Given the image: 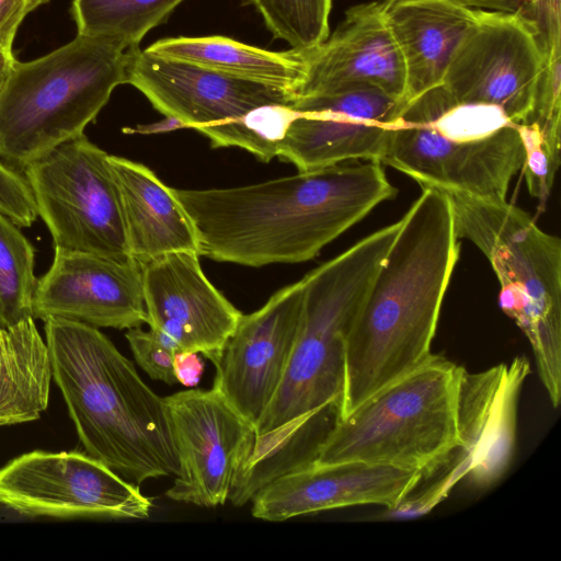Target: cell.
<instances>
[{
    "mask_svg": "<svg viewBox=\"0 0 561 561\" xmlns=\"http://www.w3.org/2000/svg\"><path fill=\"white\" fill-rule=\"evenodd\" d=\"M399 228L393 222L370 233L301 278L297 337L280 383L254 427L253 453L229 496L234 506L317 459L340 416L346 339Z\"/></svg>",
    "mask_w": 561,
    "mask_h": 561,
    "instance_id": "obj_1",
    "label": "cell"
},
{
    "mask_svg": "<svg viewBox=\"0 0 561 561\" xmlns=\"http://www.w3.org/2000/svg\"><path fill=\"white\" fill-rule=\"evenodd\" d=\"M173 192L198 254L260 267L306 262L397 190L378 162L334 164L261 183Z\"/></svg>",
    "mask_w": 561,
    "mask_h": 561,
    "instance_id": "obj_2",
    "label": "cell"
},
{
    "mask_svg": "<svg viewBox=\"0 0 561 561\" xmlns=\"http://www.w3.org/2000/svg\"><path fill=\"white\" fill-rule=\"evenodd\" d=\"M459 240L449 197L423 187L401 218L346 339L339 420L434 355L432 342Z\"/></svg>",
    "mask_w": 561,
    "mask_h": 561,
    "instance_id": "obj_3",
    "label": "cell"
},
{
    "mask_svg": "<svg viewBox=\"0 0 561 561\" xmlns=\"http://www.w3.org/2000/svg\"><path fill=\"white\" fill-rule=\"evenodd\" d=\"M45 321L51 374L88 455L139 486L179 473L164 398L98 328Z\"/></svg>",
    "mask_w": 561,
    "mask_h": 561,
    "instance_id": "obj_4",
    "label": "cell"
},
{
    "mask_svg": "<svg viewBox=\"0 0 561 561\" xmlns=\"http://www.w3.org/2000/svg\"><path fill=\"white\" fill-rule=\"evenodd\" d=\"M524 158L517 124L500 107L458 102L439 85L405 104L380 163L422 187L506 199Z\"/></svg>",
    "mask_w": 561,
    "mask_h": 561,
    "instance_id": "obj_5",
    "label": "cell"
},
{
    "mask_svg": "<svg viewBox=\"0 0 561 561\" xmlns=\"http://www.w3.org/2000/svg\"><path fill=\"white\" fill-rule=\"evenodd\" d=\"M456 233L489 260L501 289L499 306L527 337L554 408L561 398V241L506 199L444 192Z\"/></svg>",
    "mask_w": 561,
    "mask_h": 561,
    "instance_id": "obj_6",
    "label": "cell"
},
{
    "mask_svg": "<svg viewBox=\"0 0 561 561\" xmlns=\"http://www.w3.org/2000/svg\"><path fill=\"white\" fill-rule=\"evenodd\" d=\"M129 53L81 35L28 61L15 60L0 94V159L24 169L78 138L127 83Z\"/></svg>",
    "mask_w": 561,
    "mask_h": 561,
    "instance_id": "obj_7",
    "label": "cell"
},
{
    "mask_svg": "<svg viewBox=\"0 0 561 561\" xmlns=\"http://www.w3.org/2000/svg\"><path fill=\"white\" fill-rule=\"evenodd\" d=\"M463 367L433 355L340 419L316 463L360 461L424 477L459 448L456 404Z\"/></svg>",
    "mask_w": 561,
    "mask_h": 561,
    "instance_id": "obj_8",
    "label": "cell"
},
{
    "mask_svg": "<svg viewBox=\"0 0 561 561\" xmlns=\"http://www.w3.org/2000/svg\"><path fill=\"white\" fill-rule=\"evenodd\" d=\"M108 156L82 135L26 165L24 178L55 248L130 261Z\"/></svg>",
    "mask_w": 561,
    "mask_h": 561,
    "instance_id": "obj_9",
    "label": "cell"
},
{
    "mask_svg": "<svg viewBox=\"0 0 561 561\" xmlns=\"http://www.w3.org/2000/svg\"><path fill=\"white\" fill-rule=\"evenodd\" d=\"M179 473L165 495L201 507L224 505L245 468L255 428L213 387L164 398Z\"/></svg>",
    "mask_w": 561,
    "mask_h": 561,
    "instance_id": "obj_10",
    "label": "cell"
},
{
    "mask_svg": "<svg viewBox=\"0 0 561 561\" xmlns=\"http://www.w3.org/2000/svg\"><path fill=\"white\" fill-rule=\"evenodd\" d=\"M0 504L34 516L146 518L139 486L78 451H32L0 468Z\"/></svg>",
    "mask_w": 561,
    "mask_h": 561,
    "instance_id": "obj_11",
    "label": "cell"
},
{
    "mask_svg": "<svg viewBox=\"0 0 561 561\" xmlns=\"http://www.w3.org/2000/svg\"><path fill=\"white\" fill-rule=\"evenodd\" d=\"M540 68L535 21L522 14L479 10L442 85L458 102L494 105L513 123L524 124L533 114Z\"/></svg>",
    "mask_w": 561,
    "mask_h": 561,
    "instance_id": "obj_12",
    "label": "cell"
},
{
    "mask_svg": "<svg viewBox=\"0 0 561 561\" xmlns=\"http://www.w3.org/2000/svg\"><path fill=\"white\" fill-rule=\"evenodd\" d=\"M529 374L523 356L478 373L462 368L456 404L459 457L428 489L437 502L463 478L486 490L506 473L516 446L519 393Z\"/></svg>",
    "mask_w": 561,
    "mask_h": 561,
    "instance_id": "obj_13",
    "label": "cell"
},
{
    "mask_svg": "<svg viewBox=\"0 0 561 561\" xmlns=\"http://www.w3.org/2000/svg\"><path fill=\"white\" fill-rule=\"evenodd\" d=\"M405 104L370 88L296 99L291 105L297 115L278 146L277 157L299 171L358 159L380 163L390 127Z\"/></svg>",
    "mask_w": 561,
    "mask_h": 561,
    "instance_id": "obj_14",
    "label": "cell"
},
{
    "mask_svg": "<svg viewBox=\"0 0 561 561\" xmlns=\"http://www.w3.org/2000/svg\"><path fill=\"white\" fill-rule=\"evenodd\" d=\"M140 265L150 330L215 365L242 313L206 277L199 254L172 252Z\"/></svg>",
    "mask_w": 561,
    "mask_h": 561,
    "instance_id": "obj_15",
    "label": "cell"
},
{
    "mask_svg": "<svg viewBox=\"0 0 561 561\" xmlns=\"http://www.w3.org/2000/svg\"><path fill=\"white\" fill-rule=\"evenodd\" d=\"M302 279L242 314L215 364L214 386L254 427L272 401L290 357L301 316Z\"/></svg>",
    "mask_w": 561,
    "mask_h": 561,
    "instance_id": "obj_16",
    "label": "cell"
},
{
    "mask_svg": "<svg viewBox=\"0 0 561 561\" xmlns=\"http://www.w3.org/2000/svg\"><path fill=\"white\" fill-rule=\"evenodd\" d=\"M128 53L127 83L164 116L197 131L240 119L261 106L293 104L296 100L289 92L146 49Z\"/></svg>",
    "mask_w": 561,
    "mask_h": 561,
    "instance_id": "obj_17",
    "label": "cell"
},
{
    "mask_svg": "<svg viewBox=\"0 0 561 561\" xmlns=\"http://www.w3.org/2000/svg\"><path fill=\"white\" fill-rule=\"evenodd\" d=\"M33 318L119 330L141 327L147 323L141 265L55 248L49 270L37 279Z\"/></svg>",
    "mask_w": 561,
    "mask_h": 561,
    "instance_id": "obj_18",
    "label": "cell"
},
{
    "mask_svg": "<svg viewBox=\"0 0 561 561\" xmlns=\"http://www.w3.org/2000/svg\"><path fill=\"white\" fill-rule=\"evenodd\" d=\"M301 54L306 70L296 99L370 88L404 100L403 59L382 1L351 7L325 41Z\"/></svg>",
    "mask_w": 561,
    "mask_h": 561,
    "instance_id": "obj_19",
    "label": "cell"
},
{
    "mask_svg": "<svg viewBox=\"0 0 561 561\" xmlns=\"http://www.w3.org/2000/svg\"><path fill=\"white\" fill-rule=\"evenodd\" d=\"M424 474L420 470L360 461L310 463L282 474L251 499L253 517L283 522L354 505L397 507Z\"/></svg>",
    "mask_w": 561,
    "mask_h": 561,
    "instance_id": "obj_20",
    "label": "cell"
},
{
    "mask_svg": "<svg viewBox=\"0 0 561 561\" xmlns=\"http://www.w3.org/2000/svg\"><path fill=\"white\" fill-rule=\"evenodd\" d=\"M385 9L403 59L408 103L443 84L479 10L458 0H401Z\"/></svg>",
    "mask_w": 561,
    "mask_h": 561,
    "instance_id": "obj_21",
    "label": "cell"
},
{
    "mask_svg": "<svg viewBox=\"0 0 561 561\" xmlns=\"http://www.w3.org/2000/svg\"><path fill=\"white\" fill-rule=\"evenodd\" d=\"M108 161L121 193L133 259L142 264L172 252L198 253L196 231L173 188L142 163L112 154Z\"/></svg>",
    "mask_w": 561,
    "mask_h": 561,
    "instance_id": "obj_22",
    "label": "cell"
},
{
    "mask_svg": "<svg viewBox=\"0 0 561 561\" xmlns=\"http://www.w3.org/2000/svg\"><path fill=\"white\" fill-rule=\"evenodd\" d=\"M146 50L276 88L295 98L305 79L306 66L301 51H271L219 35L163 38Z\"/></svg>",
    "mask_w": 561,
    "mask_h": 561,
    "instance_id": "obj_23",
    "label": "cell"
},
{
    "mask_svg": "<svg viewBox=\"0 0 561 561\" xmlns=\"http://www.w3.org/2000/svg\"><path fill=\"white\" fill-rule=\"evenodd\" d=\"M51 364L34 318L0 324V426L37 420L47 408Z\"/></svg>",
    "mask_w": 561,
    "mask_h": 561,
    "instance_id": "obj_24",
    "label": "cell"
},
{
    "mask_svg": "<svg viewBox=\"0 0 561 561\" xmlns=\"http://www.w3.org/2000/svg\"><path fill=\"white\" fill-rule=\"evenodd\" d=\"M184 0H72L77 35L105 41L123 51L139 48L145 35L165 22Z\"/></svg>",
    "mask_w": 561,
    "mask_h": 561,
    "instance_id": "obj_25",
    "label": "cell"
},
{
    "mask_svg": "<svg viewBox=\"0 0 561 561\" xmlns=\"http://www.w3.org/2000/svg\"><path fill=\"white\" fill-rule=\"evenodd\" d=\"M541 48V68L528 123L539 128L550 152L561 148V0H540L533 11Z\"/></svg>",
    "mask_w": 561,
    "mask_h": 561,
    "instance_id": "obj_26",
    "label": "cell"
},
{
    "mask_svg": "<svg viewBox=\"0 0 561 561\" xmlns=\"http://www.w3.org/2000/svg\"><path fill=\"white\" fill-rule=\"evenodd\" d=\"M35 251L20 226L0 211V324H16L33 318L37 285Z\"/></svg>",
    "mask_w": 561,
    "mask_h": 561,
    "instance_id": "obj_27",
    "label": "cell"
},
{
    "mask_svg": "<svg viewBox=\"0 0 561 561\" xmlns=\"http://www.w3.org/2000/svg\"><path fill=\"white\" fill-rule=\"evenodd\" d=\"M297 111L291 104H273L257 107L240 119L198 130L213 147H238L270 162L277 157L283 140Z\"/></svg>",
    "mask_w": 561,
    "mask_h": 561,
    "instance_id": "obj_28",
    "label": "cell"
},
{
    "mask_svg": "<svg viewBox=\"0 0 561 561\" xmlns=\"http://www.w3.org/2000/svg\"><path fill=\"white\" fill-rule=\"evenodd\" d=\"M264 20L275 38L290 49L310 50L330 34L332 0H245Z\"/></svg>",
    "mask_w": 561,
    "mask_h": 561,
    "instance_id": "obj_29",
    "label": "cell"
},
{
    "mask_svg": "<svg viewBox=\"0 0 561 561\" xmlns=\"http://www.w3.org/2000/svg\"><path fill=\"white\" fill-rule=\"evenodd\" d=\"M517 130L525 153L522 170L528 192L543 208L561 160L552 156L536 124H517Z\"/></svg>",
    "mask_w": 561,
    "mask_h": 561,
    "instance_id": "obj_30",
    "label": "cell"
},
{
    "mask_svg": "<svg viewBox=\"0 0 561 561\" xmlns=\"http://www.w3.org/2000/svg\"><path fill=\"white\" fill-rule=\"evenodd\" d=\"M125 337L137 364L154 380L175 385L173 359L178 350L150 329H127Z\"/></svg>",
    "mask_w": 561,
    "mask_h": 561,
    "instance_id": "obj_31",
    "label": "cell"
},
{
    "mask_svg": "<svg viewBox=\"0 0 561 561\" xmlns=\"http://www.w3.org/2000/svg\"><path fill=\"white\" fill-rule=\"evenodd\" d=\"M0 211L20 227L31 226L38 216L25 178L1 160Z\"/></svg>",
    "mask_w": 561,
    "mask_h": 561,
    "instance_id": "obj_32",
    "label": "cell"
},
{
    "mask_svg": "<svg viewBox=\"0 0 561 561\" xmlns=\"http://www.w3.org/2000/svg\"><path fill=\"white\" fill-rule=\"evenodd\" d=\"M50 0H0V47L12 53L18 30L26 15Z\"/></svg>",
    "mask_w": 561,
    "mask_h": 561,
    "instance_id": "obj_33",
    "label": "cell"
},
{
    "mask_svg": "<svg viewBox=\"0 0 561 561\" xmlns=\"http://www.w3.org/2000/svg\"><path fill=\"white\" fill-rule=\"evenodd\" d=\"M173 367L176 381L188 388L197 386L204 373V362L195 352H176Z\"/></svg>",
    "mask_w": 561,
    "mask_h": 561,
    "instance_id": "obj_34",
    "label": "cell"
},
{
    "mask_svg": "<svg viewBox=\"0 0 561 561\" xmlns=\"http://www.w3.org/2000/svg\"><path fill=\"white\" fill-rule=\"evenodd\" d=\"M462 4L484 11L522 14L529 18L540 0H458Z\"/></svg>",
    "mask_w": 561,
    "mask_h": 561,
    "instance_id": "obj_35",
    "label": "cell"
},
{
    "mask_svg": "<svg viewBox=\"0 0 561 561\" xmlns=\"http://www.w3.org/2000/svg\"><path fill=\"white\" fill-rule=\"evenodd\" d=\"M13 54L3 50L0 47V94L9 79L12 67L15 62Z\"/></svg>",
    "mask_w": 561,
    "mask_h": 561,
    "instance_id": "obj_36",
    "label": "cell"
},
{
    "mask_svg": "<svg viewBox=\"0 0 561 561\" xmlns=\"http://www.w3.org/2000/svg\"><path fill=\"white\" fill-rule=\"evenodd\" d=\"M401 1V0H382L385 8L390 7L391 4Z\"/></svg>",
    "mask_w": 561,
    "mask_h": 561,
    "instance_id": "obj_37",
    "label": "cell"
}]
</instances>
